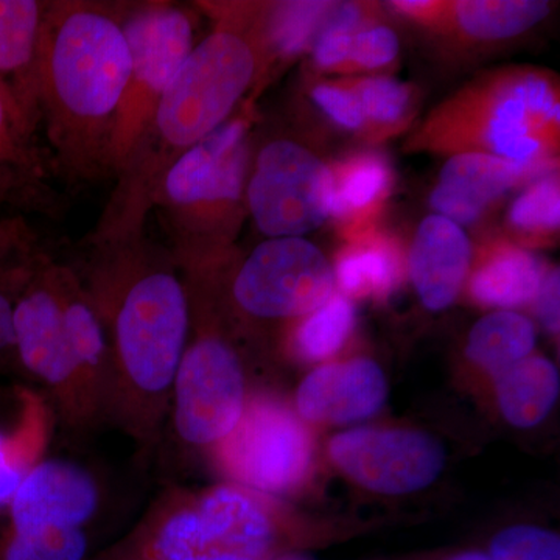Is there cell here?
I'll list each match as a JSON object with an SVG mask.
<instances>
[{
    "instance_id": "38",
    "label": "cell",
    "mask_w": 560,
    "mask_h": 560,
    "mask_svg": "<svg viewBox=\"0 0 560 560\" xmlns=\"http://www.w3.org/2000/svg\"><path fill=\"white\" fill-rule=\"evenodd\" d=\"M451 560H490L488 556L480 555V552H467V555L456 556Z\"/></svg>"
},
{
    "instance_id": "36",
    "label": "cell",
    "mask_w": 560,
    "mask_h": 560,
    "mask_svg": "<svg viewBox=\"0 0 560 560\" xmlns=\"http://www.w3.org/2000/svg\"><path fill=\"white\" fill-rule=\"evenodd\" d=\"M313 101L335 124L348 130H360L364 125L363 109L352 91L335 84H319L312 92Z\"/></svg>"
},
{
    "instance_id": "27",
    "label": "cell",
    "mask_w": 560,
    "mask_h": 560,
    "mask_svg": "<svg viewBox=\"0 0 560 560\" xmlns=\"http://www.w3.org/2000/svg\"><path fill=\"white\" fill-rule=\"evenodd\" d=\"M307 316L294 334V349L308 361L330 359L345 346L355 326V311L345 294H334Z\"/></svg>"
},
{
    "instance_id": "8",
    "label": "cell",
    "mask_w": 560,
    "mask_h": 560,
    "mask_svg": "<svg viewBox=\"0 0 560 560\" xmlns=\"http://www.w3.org/2000/svg\"><path fill=\"white\" fill-rule=\"evenodd\" d=\"M47 254L14 293V334L24 377L39 383L57 419L72 433L97 429L84 399L79 368L70 350L61 305Z\"/></svg>"
},
{
    "instance_id": "4",
    "label": "cell",
    "mask_w": 560,
    "mask_h": 560,
    "mask_svg": "<svg viewBox=\"0 0 560 560\" xmlns=\"http://www.w3.org/2000/svg\"><path fill=\"white\" fill-rule=\"evenodd\" d=\"M279 517L242 486L164 490L142 518L92 560H271Z\"/></svg>"
},
{
    "instance_id": "26",
    "label": "cell",
    "mask_w": 560,
    "mask_h": 560,
    "mask_svg": "<svg viewBox=\"0 0 560 560\" xmlns=\"http://www.w3.org/2000/svg\"><path fill=\"white\" fill-rule=\"evenodd\" d=\"M334 2H280L272 7L264 21L261 40L268 49L282 55L294 57L308 47H313Z\"/></svg>"
},
{
    "instance_id": "5",
    "label": "cell",
    "mask_w": 560,
    "mask_h": 560,
    "mask_svg": "<svg viewBox=\"0 0 560 560\" xmlns=\"http://www.w3.org/2000/svg\"><path fill=\"white\" fill-rule=\"evenodd\" d=\"M249 121L232 119L165 173L153 209L180 272L213 270L231 245L246 202ZM248 208V206H246Z\"/></svg>"
},
{
    "instance_id": "37",
    "label": "cell",
    "mask_w": 560,
    "mask_h": 560,
    "mask_svg": "<svg viewBox=\"0 0 560 560\" xmlns=\"http://www.w3.org/2000/svg\"><path fill=\"white\" fill-rule=\"evenodd\" d=\"M559 270H551L541 279L536 296L537 315L551 334L559 331Z\"/></svg>"
},
{
    "instance_id": "11",
    "label": "cell",
    "mask_w": 560,
    "mask_h": 560,
    "mask_svg": "<svg viewBox=\"0 0 560 560\" xmlns=\"http://www.w3.org/2000/svg\"><path fill=\"white\" fill-rule=\"evenodd\" d=\"M329 261L302 237L268 238L243 261L232 280V300L259 319L307 316L334 296Z\"/></svg>"
},
{
    "instance_id": "10",
    "label": "cell",
    "mask_w": 560,
    "mask_h": 560,
    "mask_svg": "<svg viewBox=\"0 0 560 560\" xmlns=\"http://www.w3.org/2000/svg\"><path fill=\"white\" fill-rule=\"evenodd\" d=\"M334 173L293 140H272L257 153L246 180V206L268 238L302 237L331 213Z\"/></svg>"
},
{
    "instance_id": "17",
    "label": "cell",
    "mask_w": 560,
    "mask_h": 560,
    "mask_svg": "<svg viewBox=\"0 0 560 560\" xmlns=\"http://www.w3.org/2000/svg\"><path fill=\"white\" fill-rule=\"evenodd\" d=\"M47 2L0 0V91L39 136V54ZM40 138V136H39Z\"/></svg>"
},
{
    "instance_id": "13",
    "label": "cell",
    "mask_w": 560,
    "mask_h": 560,
    "mask_svg": "<svg viewBox=\"0 0 560 560\" xmlns=\"http://www.w3.org/2000/svg\"><path fill=\"white\" fill-rule=\"evenodd\" d=\"M98 506L101 490L90 471L70 460L43 458L25 475L7 508L9 529H84Z\"/></svg>"
},
{
    "instance_id": "29",
    "label": "cell",
    "mask_w": 560,
    "mask_h": 560,
    "mask_svg": "<svg viewBox=\"0 0 560 560\" xmlns=\"http://www.w3.org/2000/svg\"><path fill=\"white\" fill-rule=\"evenodd\" d=\"M88 548L84 529H9L0 540V560H86Z\"/></svg>"
},
{
    "instance_id": "14",
    "label": "cell",
    "mask_w": 560,
    "mask_h": 560,
    "mask_svg": "<svg viewBox=\"0 0 560 560\" xmlns=\"http://www.w3.org/2000/svg\"><path fill=\"white\" fill-rule=\"evenodd\" d=\"M58 175L39 136L22 124L0 91V209L61 215Z\"/></svg>"
},
{
    "instance_id": "12",
    "label": "cell",
    "mask_w": 560,
    "mask_h": 560,
    "mask_svg": "<svg viewBox=\"0 0 560 560\" xmlns=\"http://www.w3.org/2000/svg\"><path fill=\"white\" fill-rule=\"evenodd\" d=\"M329 453L346 477L386 495L427 488L440 477L445 460L440 442L415 430L346 431L330 441Z\"/></svg>"
},
{
    "instance_id": "31",
    "label": "cell",
    "mask_w": 560,
    "mask_h": 560,
    "mask_svg": "<svg viewBox=\"0 0 560 560\" xmlns=\"http://www.w3.org/2000/svg\"><path fill=\"white\" fill-rule=\"evenodd\" d=\"M490 555V560H560V540L536 526H512L492 540Z\"/></svg>"
},
{
    "instance_id": "15",
    "label": "cell",
    "mask_w": 560,
    "mask_h": 560,
    "mask_svg": "<svg viewBox=\"0 0 560 560\" xmlns=\"http://www.w3.org/2000/svg\"><path fill=\"white\" fill-rule=\"evenodd\" d=\"M547 161L515 162L482 151H466L444 165L430 205L436 215L458 226L470 224L501 195L521 180L547 172Z\"/></svg>"
},
{
    "instance_id": "9",
    "label": "cell",
    "mask_w": 560,
    "mask_h": 560,
    "mask_svg": "<svg viewBox=\"0 0 560 560\" xmlns=\"http://www.w3.org/2000/svg\"><path fill=\"white\" fill-rule=\"evenodd\" d=\"M209 451L231 482L264 495L298 488L312 464L304 420L268 397L246 400L235 429Z\"/></svg>"
},
{
    "instance_id": "28",
    "label": "cell",
    "mask_w": 560,
    "mask_h": 560,
    "mask_svg": "<svg viewBox=\"0 0 560 560\" xmlns=\"http://www.w3.org/2000/svg\"><path fill=\"white\" fill-rule=\"evenodd\" d=\"M390 171L381 156H359L334 175L331 213L348 219L377 205L389 189Z\"/></svg>"
},
{
    "instance_id": "32",
    "label": "cell",
    "mask_w": 560,
    "mask_h": 560,
    "mask_svg": "<svg viewBox=\"0 0 560 560\" xmlns=\"http://www.w3.org/2000/svg\"><path fill=\"white\" fill-rule=\"evenodd\" d=\"M352 92L359 98L364 117L378 124L400 120L410 105L408 88L388 77L360 81Z\"/></svg>"
},
{
    "instance_id": "3",
    "label": "cell",
    "mask_w": 560,
    "mask_h": 560,
    "mask_svg": "<svg viewBox=\"0 0 560 560\" xmlns=\"http://www.w3.org/2000/svg\"><path fill=\"white\" fill-rule=\"evenodd\" d=\"M259 47L245 33L220 27L195 44L158 105L149 128L116 176L92 235L145 230L168 168L230 120L259 69Z\"/></svg>"
},
{
    "instance_id": "24",
    "label": "cell",
    "mask_w": 560,
    "mask_h": 560,
    "mask_svg": "<svg viewBox=\"0 0 560 560\" xmlns=\"http://www.w3.org/2000/svg\"><path fill=\"white\" fill-rule=\"evenodd\" d=\"M47 411L36 397L13 427L0 422V508H9L14 492L40 458L47 434Z\"/></svg>"
},
{
    "instance_id": "34",
    "label": "cell",
    "mask_w": 560,
    "mask_h": 560,
    "mask_svg": "<svg viewBox=\"0 0 560 560\" xmlns=\"http://www.w3.org/2000/svg\"><path fill=\"white\" fill-rule=\"evenodd\" d=\"M33 265L16 275L0 278V378L22 375L14 334V293Z\"/></svg>"
},
{
    "instance_id": "6",
    "label": "cell",
    "mask_w": 560,
    "mask_h": 560,
    "mask_svg": "<svg viewBox=\"0 0 560 560\" xmlns=\"http://www.w3.org/2000/svg\"><path fill=\"white\" fill-rule=\"evenodd\" d=\"M190 329L173 382L171 423L176 440L210 448L228 436L245 410L246 378L241 355L221 335L208 279L183 272Z\"/></svg>"
},
{
    "instance_id": "25",
    "label": "cell",
    "mask_w": 560,
    "mask_h": 560,
    "mask_svg": "<svg viewBox=\"0 0 560 560\" xmlns=\"http://www.w3.org/2000/svg\"><path fill=\"white\" fill-rule=\"evenodd\" d=\"M540 0H464L456 2L460 28L474 38L506 39L529 31L550 14Z\"/></svg>"
},
{
    "instance_id": "20",
    "label": "cell",
    "mask_w": 560,
    "mask_h": 560,
    "mask_svg": "<svg viewBox=\"0 0 560 560\" xmlns=\"http://www.w3.org/2000/svg\"><path fill=\"white\" fill-rule=\"evenodd\" d=\"M493 377L501 415L518 429L540 423L559 397V372L541 357H526Z\"/></svg>"
},
{
    "instance_id": "30",
    "label": "cell",
    "mask_w": 560,
    "mask_h": 560,
    "mask_svg": "<svg viewBox=\"0 0 560 560\" xmlns=\"http://www.w3.org/2000/svg\"><path fill=\"white\" fill-rule=\"evenodd\" d=\"M511 223L526 232L559 230L560 191L558 178H541L530 184L514 201L510 212Z\"/></svg>"
},
{
    "instance_id": "22",
    "label": "cell",
    "mask_w": 560,
    "mask_h": 560,
    "mask_svg": "<svg viewBox=\"0 0 560 560\" xmlns=\"http://www.w3.org/2000/svg\"><path fill=\"white\" fill-rule=\"evenodd\" d=\"M536 342L533 323L515 312L490 313L475 324L466 353L477 366L497 375L529 357Z\"/></svg>"
},
{
    "instance_id": "35",
    "label": "cell",
    "mask_w": 560,
    "mask_h": 560,
    "mask_svg": "<svg viewBox=\"0 0 560 560\" xmlns=\"http://www.w3.org/2000/svg\"><path fill=\"white\" fill-rule=\"evenodd\" d=\"M399 54V39L388 27H371L359 31L353 36L350 60L361 68L377 69L396 60Z\"/></svg>"
},
{
    "instance_id": "33",
    "label": "cell",
    "mask_w": 560,
    "mask_h": 560,
    "mask_svg": "<svg viewBox=\"0 0 560 560\" xmlns=\"http://www.w3.org/2000/svg\"><path fill=\"white\" fill-rule=\"evenodd\" d=\"M40 249L38 235L24 217L0 215V278L20 270L35 259Z\"/></svg>"
},
{
    "instance_id": "39",
    "label": "cell",
    "mask_w": 560,
    "mask_h": 560,
    "mask_svg": "<svg viewBox=\"0 0 560 560\" xmlns=\"http://www.w3.org/2000/svg\"><path fill=\"white\" fill-rule=\"evenodd\" d=\"M279 560H305V559H301V558H283V559H279Z\"/></svg>"
},
{
    "instance_id": "1",
    "label": "cell",
    "mask_w": 560,
    "mask_h": 560,
    "mask_svg": "<svg viewBox=\"0 0 560 560\" xmlns=\"http://www.w3.org/2000/svg\"><path fill=\"white\" fill-rule=\"evenodd\" d=\"M79 272L109 346L106 422L150 455L171 418L172 389L190 329L183 272L145 230L84 242Z\"/></svg>"
},
{
    "instance_id": "23",
    "label": "cell",
    "mask_w": 560,
    "mask_h": 560,
    "mask_svg": "<svg viewBox=\"0 0 560 560\" xmlns=\"http://www.w3.org/2000/svg\"><path fill=\"white\" fill-rule=\"evenodd\" d=\"M404 268L390 243H357L342 250L337 261V279L345 296H389L399 287Z\"/></svg>"
},
{
    "instance_id": "7",
    "label": "cell",
    "mask_w": 560,
    "mask_h": 560,
    "mask_svg": "<svg viewBox=\"0 0 560 560\" xmlns=\"http://www.w3.org/2000/svg\"><path fill=\"white\" fill-rule=\"evenodd\" d=\"M121 28L131 68L110 139V178L119 175L195 47L194 20L190 11L178 3H124Z\"/></svg>"
},
{
    "instance_id": "16",
    "label": "cell",
    "mask_w": 560,
    "mask_h": 560,
    "mask_svg": "<svg viewBox=\"0 0 560 560\" xmlns=\"http://www.w3.org/2000/svg\"><path fill=\"white\" fill-rule=\"evenodd\" d=\"M386 397L388 382L381 366L353 359L311 372L298 389L296 408L302 420L340 425L374 416Z\"/></svg>"
},
{
    "instance_id": "2",
    "label": "cell",
    "mask_w": 560,
    "mask_h": 560,
    "mask_svg": "<svg viewBox=\"0 0 560 560\" xmlns=\"http://www.w3.org/2000/svg\"><path fill=\"white\" fill-rule=\"evenodd\" d=\"M124 3L47 2L39 54V135L60 180L109 179V147L131 57Z\"/></svg>"
},
{
    "instance_id": "21",
    "label": "cell",
    "mask_w": 560,
    "mask_h": 560,
    "mask_svg": "<svg viewBox=\"0 0 560 560\" xmlns=\"http://www.w3.org/2000/svg\"><path fill=\"white\" fill-rule=\"evenodd\" d=\"M544 279L540 260L526 250H493L471 278L475 300L492 307H521L536 300Z\"/></svg>"
},
{
    "instance_id": "19",
    "label": "cell",
    "mask_w": 560,
    "mask_h": 560,
    "mask_svg": "<svg viewBox=\"0 0 560 560\" xmlns=\"http://www.w3.org/2000/svg\"><path fill=\"white\" fill-rule=\"evenodd\" d=\"M469 264V238L458 224L441 215L420 223L410 254V276L427 308L444 311L456 300Z\"/></svg>"
},
{
    "instance_id": "18",
    "label": "cell",
    "mask_w": 560,
    "mask_h": 560,
    "mask_svg": "<svg viewBox=\"0 0 560 560\" xmlns=\"http://www.w3.org/2000/svg\"><path fill=\"white\" fill-rule=\"evenodd\" d=\"M55 289L60 301L62 320L77 368L84 399L101 427L106 423L110 382V357L105 330L94 305L72 265L51 261Z\"/></svg>"
}]
</instances>
